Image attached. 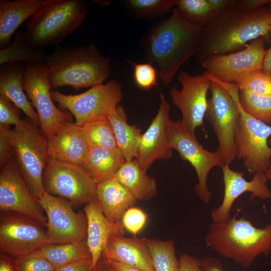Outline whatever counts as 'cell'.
<instances>
[{"label":"cell","mask_w":271,"mask_h":271,"mask_svg":"<svg viewBox=\"0 0 271 271\" xmlns=\"http://www.w3.org/2000/svg\"><path fill=\"white\" fill-rule=\"evenodd\" d=\"M203 28L190 24L176 7L167 19L156 24L147 36L145 49L149 63H155L165 85L198 51Z\"/></svg>","instance_id":"cell-1"},{"label":"cell","mask_w":271,"mask_h":271,"mask_svg":"<svg viewBox=\"0 0 271 271\" xmlns=\"http://www.w3.org/2000/svg\"><path fill=\"white\" fill-rule=\"evenodd\" d=\"M270 26L271 8L268 6L250 12L234 11L218 17L203 28L195 58L201 63L212 55L240 50L258 38L267 39Z\"/></svg>","instance_id":"cell-2"},{"label":"cell","mask_w":271,"mask_h":271,"mask_svg":"<svg viewBox=\"0 0 271 271\" xmlns=\"http://www.w3.org/2000/svg\"><path fill=\"white\" fill-rule=\"evenodd\" d=\"M239 210L226 221L212 222L205 242L207 247L218 254L247 269L260 254L269 255L271 223L262 228L256 227L249 219L237 218Z\"/></svg>","instance_id":"cell-3"},{"label":"cell","mask_w":271,"mask_h":271,"mask_svg":"<svg viewBox=\"0 0 271 271\" xmlns=\"http://www.w3.org/2000/svg\"><path fill=\"white\" fill-rule=\"evenodd\" d=\"M44 63L52 88L92 87L103 84L111 72L110 59L93 43L68 48L57 46Z\"/></svg>","instance_id":"cell-4"},{"label":"cell","mask_w":271,"mask_h":271,"mask_svg":"<svg viewBox=\"0 0 271 271\" xmlns=\"http://www.w3.org/2000/svg\"><path fill=\"white\" fill-rule=\"evenodd\" d=\"M87 14V5L83 0H42L28 21L26 40L38 49L58 46L81 26Z\"/></svg>","instance_id":"cell-5"},{"label":"cell","mask_w":271,"mask_h":271,"mask_svg":"<svg viewBox=\"0 0 271 271\" xmlns=\"http://www.w3.org/2000/svg\"><path fill=\"white\" fill-rule=\"evenodd\" d=\"M211 80V96L208 99L205 117L218 139L216 152L224 165L229 166L236 158L235 135L240 116L235 92L237 85L220 80L207 73Z\"/></svg>","instance_id":"cell-6"},{"label":"cell","mask_w":271,"mask_h":271,"mask_svg":"<svg viewBox=\"0 0 271 271\" xmlns=\"http://www.w3.org/2000/svg\"><path fill=\"white\" fill-rule=\"evenodd\" d=\"M14 157L31 192L37 199L45 189L43 174L49 157L47 140L39 127L31 121L12 129Z\"/></svg>","instance_id":"cell-7"},{"label":"cell","mask_w":271,"mask_h":271,"mask_svg":"<svg viewBox=\"0 0 271 271\" xmlns=\"http://www.w3.org/2000/svg\"><path fill=\"white\" fill-rule=\"evenodd\" d=\"M237 88L235 96L239 118L235 135L236 158L243 161V166L252 175L267 174L271 170V147L268 139L271 126L254 118L242 107Z\"/></svg>","instance_id":"cell-8"},{"label":"cell","mask_w":271,"mask_h":271,"mask_svg":"<svg viewBox=\"0 0 271 271\" xmlns=\"http://www.w3.org/2000/svg\"><path fill=\"white\" fill-rule=\"evenodd\" d=\"M53 100L67 109L80 126L91 121L107 117L122 99L121 84L115 80L91 87L83 93L67 95L51 91Z\"/></svg>","instance_id":"cell-9"},{"label":"cell","mask_w":271,"mask_h":271,"mask_svg":"<svg viewBox=\"0 0 271 271\" xmlns=\"http://www.w3.org/2000/svg\"><path fill=\"white\" fill-rule=\"evenodd\" d=\"M45 191L81 205L97 199V184L80 165L49 159L43 174Z\"/></svg>","instance_id":"cell-10"},{"label":"cell","mask_w":271,"mask_h":271,"mask_svg":"<svg viewBox=\"0 0 271 271\" xmlns=\"http://www.w3.org/2000/svg\"><path fill=\"white\" fill-rule=\"evenodd\" d=\"M23 86L36 109L40 130L47 140L62 122L72 120L71 113L61 110L53 102L50 91L52 87L45 63L26 64Z\"/></svg>","instance_id":"cell-11"},{"label":"cell","mask_w":271,"mask_h":271,"mask_svg":"<svg viewBox=\"0 0 271 271\" xmlns=\"http://www.w3.org/2000/svg\"><path fill=\"white\" fill-rule=\"evenodd\" d=\"M169 138L171 146L181 158L188 161L194 168L198 179L195 191L205 204L211 199L212 193L207 186V178L210 171L216 166L221 167L223 161L215 152L204 149L198 142L195 134L190 132L181 120L172 122Z\"/></svg>","instance_id":"cell-12"},{"label":"cell","mask_w":271,"mask_h":271,"mask_svg":"<svg viewBox=\"0 0 271 271\" xmlns=\"http://www.w3.org/2000/svg\"><path fill=\"white\" fill-rule=\"evenodd\" d=\"M37 201L47 215L46 227L49 243L78 242L86 239L85 214L75 212L70 201L46 191Z\"/></svg>","instance_id":"cell-13"},{"label":"cell","mask_w":271,"mask_h":271,"mask_svg":"<svg viewBox=\"0 0 271 271\" xmlns=\"http://www.w3.org/2000/svg\"><path fill=\"white\" fill-rule=\"evenodd\" d=\"M0 250L18 257L49 244L47 231L37 221L14 212L1 213Z\"/></svg>","instance_id":"cell-14"},{"label":"cell","mask_w":271,"mask_h":271,"mask_svg":"<svg viewBox=\"0 0 271 271\" xmlns=\"http://www.w3.org/2000/svg\"><path fill=\"white\" fill-rule=\"evenodd\" d=\"M0 210L1 213L25 215L46 226L44 210L31 192L14 157L1 167Z\"/></svg>","instance_id":"cell-15"},{"label":"cell","mask_w":271,"mask_h":271,"mask_svg":"<svg viewBox=\"0 0 271 271\" xmlns=\"http://www.w3.org/2000/svg\"><path fill=\"white\" fill-rule=\"evenodd\" d=\"M178 79L182 89L173 88L170 95L174 105L181 111L182 122L186 128L195 134L197 128L203 127L208 106L207 92L212 81L206 73L191 76L181 70Z\"/></svg>","instance_id":"cell-16"},{"label":"cell","mask_w":271,"mask_h":271,"mask_svg":"<svg viewBox=\"0 0 271 271\" xmlns=\"http://www.w3.org/2000/svg\"><path fill=\"white\" fill-rule=\"evenodd\" d=\"M265 52V39L259 37L247 44L242 50L211 55L200 64L206 72L220 80L235 83L249 72L262 69Z\"/></svg>","instance_id":"cell-17"},{"label":"cell","mask_w":271,"mask_h":271,"mask_svg":"<svg viewBox=\"0 0 271 271\" xmlns=\"http://www.w3.org/2000/svg\"><path fill=\"white\" fill-rule=\"evenodd\" d=\"M160 104L156 116L142 134L136 159L147 171L157 160L172 156L169 133L172 120L169 117L170 105L164 94L160 95Z\"/></svg>","instance_id":"cell-18"},{"label":"cell","mask_w":271,"mask_h":271,"mask_svg":"<svg viewBox=\"0 0 271 271\" xmlns=\"http://www.w3.org/2000/svg\"><path fill=\"white\" fill-rule=\"evenodd\" d=\"M221 168L224 186V196L220 206L211 211L213 222L224 221L230 219L234 201L246 192L251 193L250 200L255 197L262 200L271 198V192L266 184L269 180L267 174L256 173L253 175L252 179L248 181L243 178V172L234 171L226 165Z\"/></svg>","instance_id":"cell-19"},{"label":"cell","mask_w":271,"mask_h":271,"mask_svg":"<svg viewBox=\"0 0 271 271\" xmlns=\"http://www.w3.org/2000/svg\"><path fill=\"white\" fill-rule=\"evenodd\" d=\"M47 140L49 159L81 165L89 149L82 126L72 120L62 122Z\"/></svg>","instance_id":"cell-20"},{"label":"cell","mask_w":271,"mask_h":271,"mask_svg":"<svg viewBox=\"0 0 271 271\" xmlns=\"http://www.w3.org/2000/svg\"><path fill=\"white\" fill-rule=\"evenodd\" d=\"M84 211L87 222L86 240L91 254L92 267L96 271L110 237L122 235L124 228L121 222L112 223L107 219L98 199L86 203Z\"/></svg>","instance_id":"cell-21"},{"label":"cell","mask_w":271,"mask_h":271,"mask_svg":"<svg viewBox=\"0 0 271 271\" xmlns=\"http://www.w3.org/2000/svg\"><path fill=\"white\" fill-rule=\"evenodd\" d=\"M103 253L104 261L118 262L134 269L155 271L146 238L112 235Z\"/></svg>","instance_id":"cell-22"},{"label":"cell","mask_w":271,"mask_h":271,"mask_svg":"<svg viewBox=\"0 0 271 271\" xmlns=\"http://www.w3.org/2000/svg\"><path fill=\"white\" fill-rule=\"evenodd\" d=\"M25 65L11 62L0 67V94L11 101L28 117L30 121L40 128L39 116L23 91V78Z\"/></svg>","instance_id":"cell-23"},{"label":"cell","mask_w":271,"mask_h":271,"mask_svg":"<svg viewBox=\"0 0 271 271\" xmlns=\"http://www.w3.org/2000/svg\"><path fill=\"white\" fill-rule=\"evenodd\" d=\"M97 195L103 214L112 223L121 222L124 212L138 201L114 178L97 184Z\"/></svg>","instance_id":"cell-24"},{"label":"cell","mask_w":271,"mask_h":271,"mask_svg":"<svg viewBox=\"0 0 271 271\" xmlns=\"http://www.w3.org/2000/svg\"><path fill=\"white\" fill-rule=\"evenodd\" d=\"M42 0L0 1V48L8 47L12 35L39 9Z\"/></svg>","instance_id":"cell-25"},{"label":"cell","mask_w":271,"mask_h":271,"mask_svg":"<svg viewBox=\"0 0 271 271\" xmlns=\"http://www.w3.org/2000/svg\"><path fill=\"white\" fill-rule=\"evenodd\" d=\"M134 159L125 161L114 178L126 188L137 200H149L157 194L156 178L149 176Z\"/></svg>","instance_id":"cell-26"},{"label":"cell","mask_w":271,"mask_h":271,"mask_svg":"<svg viewBox=\"0 0 271 271\" xmlns=\"http://www.w3.org/2000/svg\"><path fill=\"white\" fill-rule=\"evenodd\" d=\"M125 162L119 150L89 147L81 166L97 184L113 178Z\"/></svg>","instance_id":"cell-27"},{"label":"cell","mask_w":271,"mask_h":271,"mask_svg":"<svg viewBox=\"0 0 271 271\" xmlns=\"http://www.w3.org/2000/svg\"><path fill=\"white\" fill-rule=\"evenodd\" d=\"M118 148L125 161L137 158L142 137V130L127 122L126 114L121 105H118L108 115Z\"/></svg>","instance_id":"cell-28"},{"label":"cell","mask_w":271,"mask_h":271,"mask_svg":"<svg viewBox=\"0 0 271 271\" xmlns=\"http://www.w3.org/2000/svg\"><path fill=\"white\" fill-rule=\"evenodd\" d=\"M39 251L56 268L81 259H91L86 240L73 243H49Z\"/></svg>","instance_id":"cell-29"},{"label":"cell","mask_w":271,"mask_h":271,"mask_svg":"<svg viewBox=\"0 0 271 271\" xmlns=\"http://www.w3.org/2000/svg\"><path fill=\"white\" fill-rule=\"evenodd\" d=\"M47 56L44 51L30 46L24 33L17 31L14 34L13 42L0 50V64L11 62L44 63Z\"/></svg>","instance_id":"cell-30"},{"label":"cell","mask_w":271,"mask_h":271,"mask_svg":"<svg viewBox=\"0 0 271 271\" xmlns=\"http://www.w3.org/2000/svg\"><path fill=\"white\" fill-rule=\"evenodd\" d=\"M89 147L118 150L115 136L107 117L88 122L82 126Z\"/></svg>","instance_id":"cell-31"},{"label":"cell","mask_w":271,"mask_h":271,"mask_svg":"<svg viewBox=\"0 0 271 271\" xmlns=\"http://www.w3.org/2000/svg\"><path fill=\"white\" fill-rule=\"evenodd\" d=\"M155 271H179L174 242L146 238Z\"/></svg>","instance_id":"cell-32"},{"label":"cell","mask_w":271,"mask_h":271,"mask_svg":"<svg viewBox=\"0 0 271 271\" xmlns=\"http://www.w3.org/2000/svg\"><path fill=\"white\" fill-rule=\"evenodd\" d=\"M180 15L191 24L205 27L218 16L207 0H176Z\"/></svg>","instance_id":"cell-33"},{"label":"cell","mask_w":271,"mask_h":271,"mask_svg":"<svg viewBox=\"0 0 271 271\" xmlns=\"http://www.w3.org/2000/svg\"><path fill=\"white\" fill-rule=\"evenodd\" d=\"M239 97L246 112L266 124L271 123V95L239 90Z\"/></svg>","instance_id":"cell-34"},{"label":"cell","mask_w":271,"mask_h":271,"mask_svg":"<svg viewBox=\"0 0 271 271\" xmlns=\"http://www.w3.org/2000/svg\"><path fill=\"white\" fill-rule=\"evenodd\" d=\"M128 6L139 18L150 19L169 12L176 5V0H129Z\"/></svg>","instance_id":"cell-35"},{"label":"cell","mask_w":271,"mask_h":271,"mask_svg":"<svg viewBox=\"0 0 271 271\" xmlns=\"http://www.w3.org/2000/svg\"><path fill=\"white\" fill-rule=\"evenodd\" d=\"M235 84L239 90L260 95H271V76L262 69L249 72Z\"/></svg>","instance_id":"cell-36"},{"label":"cell","mask_w":271,"mask_h":271,"mask_svg":"<svg viewBox=\"0 0 271 271\" xmlns=\"http://www.w3.org/2000/svg\"><path fill=\"white\" fill-rule=\"evenodd\" d=\"M13 262L15 271H55L56 269L39 250L16 257Z\"/></svg>","instance_id":"cell-37"},{"label":"cell","mask_w":271,"mask_h":271,"mask_svg":"<svg viewBox=\"0 0 271 271\" xmlns=\"http://www.w3.org/2000/svg\"><path fill=\"white\" fill-rule=\"evenodd\" d=\"M133 65L134 81L139 87L148 90L156 85L157 72L151 63H133Z\"/></svg>","instance_id":"cell-38"},{"label":"cell","mask_w":271,"mask_h":271,"mask_svg":"<svg viewBox=\"0 0 271 271\" xmlns=\"http://www.w3.org/2000/svg\"><path fill=\"white\" fill-rule=\"evenodd\" d=\"M147 215L140 208L130 207L123 214L121 223L124 229L136 236L145 226Z\"/></svg>","instance_id":"cell-39"},{"label":"cell","mask_w":271,"mask_h":271,"mask_svg":"<svg viewBox=\"0 0 271 271\" xmlns=\"http://www.w3.org/2000/svg\"><path fill=\"white\" fill-rule=\"evenodd\" d=\"M18 109L12 101L0 94V124L13 125L15 127L23 125L24 120L20 118Z\"/></svg>","instance_id":"cell-40"},{"label":"cell","mask_w":271,"mask_h":271,"mask_svg":"<svg viewBox=\"0 0 271 271\" xmlns=\"http://www.w3.org/2000/svg\"><path fill=\"white\" fill-rule=\"evenodd\" d=\"M12 129L9 125L0 124V166L2 167L14 157Z\"/></svg>","instance_id":"cell-41"},{"label":"cell","mask_w":271,"mask_h":271,"mask_svg":"<svg viewBox=\"0 0 271 271\" xmlns=\"http://www.w3.org/2000/svg\"><path fill=\"white\" fill-rule=\"evenodd\" d=\"M208 3L218 17L233 12L237 0H207Z\"/></svg>","instance_id":"cell-42"},{"label":"cell","mask_w":271,"mask_h":271,"mask_svg":"<svg viewBox=\"0 0 271 271\" xmlns=\"http://www.w3.org/2000/svg\"><path fill=\"white\" fill-rule=\"evenodd\" d=\"M179 271H204L200 259L187 254L180 257Z\"/></svg>","instance_id":"cell-43"},{"label":"cell","mask_w":271,"mask_h":271,"mask_svg":"<svg viewBox=\"0 0 271 271\" xmlns=\"http://www.w3.org/2000/svg\"><path fill=\"white\" fill-rule=\"evenodd\" d=\"M270 0L238 1L234 11L239 12H250L256 10L269 2Z\"/></svg>","instance_id":"cell-44"},{"label":"cell","mask_w":271,"mask_h":271,"mask_svg":"<svg viewBox=\"0 0 271 271\" xmlns=\"http://www.w3.org/2000/svg\"><path fill=\"white\" fill-rule=\"evenodd\" d=\"M55 271H94L91 259H83L56 268Z\"/></svg>","instance_id":"cell-45"},{"label":"cell","mask_w":271,"mask_h":271,"mask_svg":"<svg viewBox=\"0 0 271 271\" xmlns=\"http://www.w3.org/2000/svg\"><path fill=\"white\" fill-rule=\"evenodd\" d=\"M201 266L204 271H227L223 268L221 262L211 257L200 259Z\"/></svg>","instance_id":"cell-46"},{"label":"cell","mask_w":271,"mask_h":271,"mask_svg":"<svg viewBox=\"0 0 271 271\" xmlns=\"http://www.w3.org/2000/svg\"><path fill=\"white\" fill-rule=\"evenodd\" d=\"M0 271H15L13 260L2 252L0 254Z\"/></svg>","instance_id":"cell-47"},{"label":"cell","mask_w":271,"mask_h":271,"mask_svg":"<svg viewBox=\"0 0 271 271\" xmlns=\"http://www.w3.org/2000/svg\"><path fill=\"white\" fill-rule=\"evenodd\" d=\"M105 264L112 267L117 271H146L132 268L122 263L112 261H104Z\"/></svg>","instance_id":"cell-48"},{"label":"cell","mask_w":271,"mask_h":271,"mask_svg":"<svg viewBox=\"0 0 271 271\" xmlns=\"http://www.w3.org/2000/svg\"><path fill=\"white\" fill-rule=\"evenodd\" d=\"M262 69L271 76V46L266 50Z\"/></svg>","instance_id":"cell-49"},{"label":"cell","mask_w":271,"mask_h":271,"mask_svg":"<svg viewBox=\"0 0 271 271\" xmlns=\"http://www.w3.org/2000/svg\"><path fill=\"white\" fill-rule=\"evenodd\" d=\"M108 267L107 268H102V267H99L98 266H97V269L96 271H117L116 270H115V269L113 268L112 267H110L109 266H108L107 265H106Z\"/></svg>","instance_id":"cell-50"},{"label":"cell","mask_w":271,"mask_h":271,"mask_svg":"<svg viewBox=\"0 0 271 271\" xmlns=\"http://www.w3.org/2000/svg\"><path fill=\"white\" fill-rule=\"evenodd\" d=\"M267 174L268 175L269 180H271V170L269 173H268Z\"/></svg>","instance_id":"cell-51"},{"label":"cell","mask_w":271,"mask_h":271,"mask_svg":"<svg viewBox=\"0 0 271 271\" xmlns=\"http://www.w3.org/2000/svg\"><path fill=\"white\" fill-rule=\"evenodd\" d=\"M267 6L271 8V0H270L269 2L267 4Z\"/></svg>","instance_id":"cell-52"},{"label":"cell","mask_w":271,"mask_h":271,"mask_svg":"<svg viewBox=\"0 0 271 271\" xmlns=\"http://www.w3.org/2000/svg\"><path fill=\"white\" fill-rule=\"evenodd\" d=\"M268 144L271 146V138L268 139Z\"/></svg>","instance_id":"cell-53"},{"label":"cell","mask_w":271,"mask_h":271,"mask_svg":"<svg viewBox=\"0 0 271 271\" xmlns=\"http://www.w3.org/2000/svg\"><path fill=\"white\" fill-rule=\"evenodd\" d=\"M269 35L271 36V26H270V29H269Z\"/></svg>","instance_id":"cell-54"}]
</instances>
